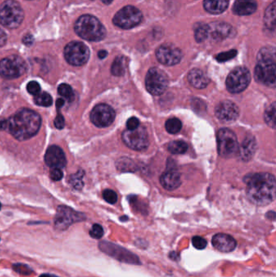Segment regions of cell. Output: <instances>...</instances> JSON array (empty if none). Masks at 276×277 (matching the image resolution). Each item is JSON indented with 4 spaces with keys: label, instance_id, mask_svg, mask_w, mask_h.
I'll use <instances>...</instances> for the list:
<instances>
[{
    "label": "cell",
    "instance_id": "obj_39",
    "mask_svg": "<svg viewBox=\"0 0 276 277\" xmlns=\"http://www.w3.org/2000/svg\"><path fill=\"white\" fill-rule=\"evenodd\" d=\"M192 244L198 250H204L207 247V242L204 238L200 237V236H194L192 239Z\"/></svg>",
    "mask_w": 276,
    "mask_h": 277
},
{
    "label": "cell",
    "instance_id": "obj_33",
    "mask_svg": "<svg viewBox=\"0 0 276 277\" xmlns=\"http://www.w3.org/2000/svg\"><path fill=\"white\" fill-rule=\"evenodd\" d=\"M58 94L67 100H71L74 97V92L71 87L67 84H62L58 88Z\"/></svg>",
    "mask_w": 276,
    "mask_h": 277
},
{
    "label": "cell",
    "instance_id": "obj_19",
    "mask_svg": "<svg viewBox=\"0 0 276 277\" xmlns=\"http://www.w3.org/2000/svg\"><path fill=\"white\" fill-rule=\"evenodd\" d=\"M212 244L221 252L229 253L235 250L236 242L230 235L225 233H217L212 238Z\"/></svg>",
    "mask_w": 276,
    "mask_h": 277
},
{
    "label": "cell",
    "instance_id": "obj_2",
    "mask_svg": "<svg viewBox=\"0 0 276 277\" xmlns=\"http://www.w3.org/2000/svg\"><path fill=\"white\" fill-rule=\"evenodd\" d=\"M42 118L36 112L29 109L18 110L8 120V129L18 141H27L37 134Z\"/></svg>",
    "mask_w": 276,
    "mask_h": 277
},
{
    "label": "cell",
    "instance_id": "obj_38",
    "mask_svg": "<svg viewBox=\"0 0 276 277\" xmlns=\"http://www.w3.org/2000/svg\"><path fill=\"white\" fill-rule=\"evenodd\" d=\"M104 200H106V202L110 204H116L117 201V195L116 192L112 191V190H106L103 192Z\"/></svg>",
    "mask_w": 276,
    "mask_h": 277
},
{
    "label": "cell",
    "instance_id": "obj_16",
    "mask_svg": "<svg viewBox=\"0 0 276 277\" xmlns=\"http://www.w3.org/2000/svg\"><path fill=\"white\" fill-rule=\"evenodd\" d=\"M155 56L161 64L166 66H173L179 64L182 54L180 49L172 44H164L155 51Z\"/></svg>",
    "mask_w": 276,
    "mask_h": 277
},
{
    "label": "cell",
    "instance_id": "obj_21",
    "mask_svg": "<svg viewBox=\"0 0 276 277\" xmlns=\"http://www.w3.org/2000/svg\"><path fill=\"white\" fill-rule=\"evenodd\" d=\"M160 183L168 191H174L181 185V177L179 172L174 169H169L162 173L160 177Z\"/></svg>",
    "mask_w": 276,
    "mask_h": 277
},
{
    "label": "cell",
    "instance_id": "obj_45",
    "mask_svg": "<svg viewBox=\"0 0 276 277\" xmlns=\"http://www.w3.org/2000/svg\"><path fill=\"white\" fill-rule=\"evenodd\" d=\"M8 36L3 29H0V47L6 44Z\"/></svg>",
    "mask_w": 276,
    "mask_h": 277
},
{
    "label": "cell",
    "instance_id": "obj_10",
    "mask_svg": "<svg viewBox=\"0 0 276 277\" xmlns=\"http://www.w3.org/2000/svg\"><path fill=\"white\" fill-rule=\"evenodd\" d=\"M251 81L250 72L244 67H239L231 71L227 77L226 87L231 93H240L249 86Z\"/></svg>",
    "mask_w": 276,
    "mask_h": 277
},
{
    "label": "cell",
    "instance_id": "obj_34",
    "mask_svg": "<svg viewBox=\"0 0 276 277\" xmlns=\"http://www.w3.org/2000/svg\"><path fill=\"white\" fill-rule=\"evenodd\" d=\"M84 174H85V173L81 170V171L77 172L75 174H73V175L71 176L70 183L72 185L74 188L77 189V190L82 188L83 186H84V183H83L82 181Z\"/></svg>",
    "mask_w": 276,
    "mask_h": 277
},
{
    "label": "cell",
    "instance_id": "obj_35",
    "mask_svg": "<svg viewBox=\"0 0 276 277\" xmlns=\"http://www.w3.org/2000/svg\"><path fill=\"white\" fill-rule=\"evenodd\" d=\"M13 269L15 270L17 273L22 274V275H30L33 273V270L30 267L23 264H13Z\"/></svg>",
    "mask_w": 276,
    "mask_h": 277
},
{
    "label": "cell",
    "instance_id": "obj_11",
    "mask_svg": "<svg viewBox=\"0 0 276 277\" xmlns=\"http://www.w3.org/2000/svg\"><path fill=\"white\" fill-rule=\"evenodd\" d=\"M143 15L138 8L126 6L117 12L113 19L116 26L123 29H130L141 23Z\"/></svg>",
    "mask_w": 276,
    "mask_h": 277
},
{
    "label": "cell",
    "instance_id": "obj_32",
    "mask_svg": "<svg viewBox=\"0 0 276 277\" xmlns=\"http://www.w3.org/2000/svg\"><path fill=\"white\" fill-rule=\"evenodd\" d=\"M182 122L176 118V117H173V118H169L165 123V129L169 134H176L182 130Z\"/></svg>",
    "mask_w": 276,
    "mask_h": 277
},
{
    "label": "cell",
    "instance_id": "obj_18",
    "mask_svg": "<svg viewBox=\"0 0 276 277\" xmlns=\"http://www.w3.org/2000/svg\"><path fill=\"white\" fill-rule=\"evenodd\" d=\"M45 162L49 167L62 169L67 165V159L61 148L56 145H52L49 147L45 154Z\"/></svg>",
    "mask_w": 276,
    "mask_h": 277
},
{
    "label": "cell",
    "instance_id": "obj_17",
    "mask_svg": "<svg viewBox=\"0 0 276 277\" xmlns=\"http://www.w3.org/2000/svg\"><path fill=\"white\" fill-rule=\"evenodd\" d=\"M215 113L217 118L222 123H232L239 116V109L233 102L224 101L219 103L215 108Z\"/></svg>",
    "mask_w": 276,
    "mask_h": 277
},
{
    "label": "cell",
    "instance_id": "obj_23",
    "mask_svg": "<svg viewBox=\"0 0 276 277\" xmlns=\"http://www.w3.org/2000/svg\"><path fill=\"white\" fill-rule=\"evenodd\" d=\"M258 4L255 0H236L232 7L234 13L238 15H249L254 13Z\"/></svg>",
    "mask_w": 276,
    "mask_h": 277
},
{
    "label": "cell",
    "instance_id": "obj_43",
    "mask_svg": "<svg viewBox=\"0 0 276 277\" xmlns=\"http://www.w3.org/2000/svg\"><path fill=\"white\" fill-rule=\"evenodd\" d=\"M54 126L58 129H63L64 128V126H65V120H64V116L60 114L57 115L55 120H54Z\"/></svg>",
    "mask_w": 276,
    "mask_h": 277
},
{
    "label": "cell",
    "instance_id": "obj_26",
    "mask_svg": "<svg viewBox=\"0 0 276 277\" xmlns=\"http://www.w3.org/2000/svg\"><path fill=\"white\" fill-rule=\"evenodd\" d=\"M276 2L274 1L270 6L267 8L265 12L264 25L266 29L270 32L274 33L275 31L276 25Z\"/></svg>",
    "mask_w": 276,
    "mask_h": 277
},
{
    "label": "cell",
    "instance_id": "obj_36",
    "mask_svg": "<svg viewBox=\"0 0 276 277\" xmlns=\"http://www.w3.org/2000/svg\"><path fill=\"white\" fill-rule=\"evenodd\" d=\"M236 54H238V51L236 50H229L227 52L221 53L216 56L217 61L219 62H226L228 60H232V58H235Z\"/></svg>",
    "mask_w": 276,
    "mask_h": 277
},
{
    "label": "cell",
    "instance_id": "obj_37",
    "mask_svg": "<svg viewBox=\"0 0 276 277\" xmlns=\"http://www.w3.org/2000/svg\"><path fill=\"white\" fill-rule=\"evenodd\" d=\"M89 234L93 239H102L104 235V229L102 225H98V224H95V225H92V229H91L90 232H89Z\"/></svg>",
    "mask_w": 276,
    "mask_h": 277
},
{
    "label": "cell",
    "instance_id": "obj_5",
    "mask_svg": "<svg viewBox=\"0 0 276 277\" xmlns=\"http://www.w3.org/2000/svg\"><path fill=\"white\" fill-rule=\"evenodd\" d=\"M239 145L233 131L228 128H221L217 132V150L220 156L231 158L238 152Z\"/></svg>",
    "mask_w": 276,
    "mask_h": 277
},
{
    "label": "cell",
    "instance_id": "obj_15",
    "mask_svg": "<svg viewBox=\"0 0 276 277\" xmlns=\"http://www.w3.org/2000/svg\"><path fill=\"white\" fill-rule=\"evenodd\" d=\"M99 247L104 253L114 257L119 261L128 263V264H140V260L135 254H133L128 250H125L124 248L117 246V245L112 244L107 242H102L99 244Z\"/></svg>",
    "mask_w": 276,
    "mask_h": 277
},
{
    "label": "cell",
    "instance_id": "obj_30",
    "mask_svg": "<svg viewBox=\"0 0 276 277\" xmlns=\"http://www.w3.org/2000/svg\"><path fill=\"white\" fill-rule=\"evenodd\" d=\"M264 120L269 127L275 128L276 120V104L275 102H273L272 104L270 105L267 108L264 114Z\"/></svg>",
    "mask_w": 276,
    "mask_h": 277
},
{
    "label": "cell",
    "instance_id": "obj_20",
    "mask_svg": "<svg viewBox=\"0 0 276 277\" xmlns=\"http://www.w3.org/2000/svg\"><path fill=\"white\" fill-rule=\"evenodd\" d=\"M209 35L215 41H222L231 37L234 33L233 28L230 25L224 22H214L208 25Z\"/></svg>",
    "mask_w": 276,
    "mask_h": 277
},
{
    "label": "cell",
    "instance_id": "obj_14",
    "mask_svg": "<svg viewBox=\"0 0 276 277\" xmlns=\"http://www.w3.org/2000/svg\"><path fill=\"white\" fill-rule=\"evenodd\" d=\"M90 118L92 123L96 127H107L114 121L115 112L109 105H97L92 109Z\"/></svg>",
    "mask_w": 276,
    "mask_h": 277
},
{
    "label": "cell",
    "instance_id": "obj_48",
    "mask_svg": "<svg viewBox=\"0 0 276 277\" xmlns=\"http://www.w3.org/2000/svg\"><path fill=\"white\" fill-rule=\"evenodd\" d=\"M64 103H65V102H64V99L60 98L57 100V102H56V106H57V109H61L63 106H64Z\"/></svg>",
    "mask_w": 276,
    "mask_h": 277
},
{
    "label": "cell",
    "instance_id": "obj_51",
    "mask_svg": "<svg viewBox=\"0 0 276 277\" xmlns=\"http://www.w3.org/2000/svg\"><path fill=\"white\" fill-rule=\"evenodd\" d=\"M0 209H1V204H0Z\"/></svg>",
    "mask_w": 276,
    "mask_h": 277
},
{
    "label": "cell",
    "instance_id": "obj_12",
    "mask_svg": "<svg viewBox=\"0 0 276 277\" xmlns=\"http://www.w3.org/2000/svg\"><path fill=\"white\" fill-rule=\"evenodd\" d=\"M122 138L125 145L133 150H144L149 145L148 132L144 127L140 126L132 131L126 130L123 131Z\"/></svg>",
    "mask_w": 276,
    "mask_h": 277
},
{
    "label": "cell",
    "instance_id": "obj_47",
    "mask_svg": "<svg viewBox=\"0 0 276 277\" xmlns=\"http://www.w3.org/2000/svg\"><path fill=\"white\" fill-rule=\"evenodd\" d=\"M107 54L108 53L106 50H100V51L98 52V57H99V58H101V60H103V58H106Z\"/></svg>",
    "mask_w": 276,
    "mask_h": 277
},
{
    "label": "cell",
    "instance_id": "obj_6",
    "mask_svg": "<svg viewBox=\"0 0 276 277\" xmlns=\"http://www.w3.org/2000/svg\"><path fill=\"white\" fill-rule=\"evenodd\" d=\"M27 71V64L18 55H10L0 61V75L5 79H16Z\"/></svg>",
    "mask_w": 276,
    "mask_h": 277
},
{
    "label": "cell",
    "instance_id": "obj_28",
    "mask_svg": "<svg viewBox=\"0 0 276 277\" xmlns=\"http://www.w3.org/2000/svg\"><path fill=\"white\" fill-rule=\"evenodd\" d=\"M209 36V27L205 24H198L194 27V37L198 43H203Z\"/></svg>",
    "mask_w": 276,
    "mask_h": 277
},
{
    "label": "cell",
    "instance_id": "obj_3",
    "mask_svg": "<svg viewBox=\"0 0 276 277\" xmlns=\"http://www.w3.org/2000/svg\"><path fill=\"white\" fill-rule=\"evenodd\" d=\"M75 31L81 38L89 42H99L106 36V29L93 15H81L75 24Z\"/></svg>",
    "mask_w": 276,
    "mask_h": 277
},
{
    "label": "cell",
    "instance_id": "obj_42",
    "mask_svg": "<svg viewBox=\"0 0 276 277\" xmlns=\"http://www.w3.org/2000/svg\"><path fill=\"white\" fill-rule=\"evenodd\" d=\"M140 120L135 117H130L127 122V130L132 131V130L136 129L140 127Z\"/></svg>",
    "mask_w": 276,
    "mask_h": 277
},
{
    "label": "cell",
    "instance_id": "obj_4",
    "mask_svg": "<svg viewBox=\"0 0 276 277\" xmlns=\"http://www.w3.org/2000/svg\"><path fill=\"white\" fill-rule=\"evenodd\" d=\"M25 17L21 4L15 0H6L0 6V24L10 29H16Z\"/></svg>",
    "mask_w": 276,
    "mask_h": 277
},
{
    "label": "cell",
    "instance_id": "obj_22",
    "mask_svg": "<svg viewBox=\"0 0 276 277\" xmlns=\"http://www.w3.org/2000/svg\"><path fill=\"white\" fill-rule=\"evenodd\" d=\"M256 147H257V145H256L254 137L252 136V135L246 137L238 149V152H239L242 160L245 161V162L251 160L252 157L254 155L255 151H256Z\"/></svg>",
    "mask_w": 276,
    "mask_h": 277
},
{
    "label": "cell",
    "instance_id": "obj_44",
    "mask_svg": "<svg viewBox=\"0 0 276 277\" xmlns=\"http://www.w3.org/2000/svg\"><path fill=\"white\" fill-rule=\"evenodd\" d=\"M34 42V38H33V35L27 34L25 35L23 37V43L26 46H31Z\"/></svg>",
    "mask_w": 276,
    "mask_h": 277
},
{
    "label": "cell",
    "instance_id": "obj_41",
    "mask_svg": "<svg viewBox=\"0 0 276 277\" xmlns=\"http://www.w3.org/2000/svg\"><path fill=\"white\" fill-rule=\"evenodd\" d=\"M50 179L53 180V181H60L63 179V176H64V173L62 171L61 169H58V168H51V170H50Z\"/></svg>",
    "mask_w": 276,
    "mask_h": 277
},
{
    "label": "cell",
    "instance_id": "obj_9",
    "mask_svg": "<svg viewBox=\"0 0 276 277\" xmlns=\"http://www.w3.org/2000/svg\"><path fill=\"white\" fill-rule=\"evenodd\" d=\"M90 56V51L86 45L81 42H71L64 49L66 61L72 66L85 65Z\"/></svg>",
    "mask_w": 276,
    "mask_h": 277
},
{
    "label": "cell",
    "instance_id": "obj_50",
    "mask_svg": "<svg viewBox=\"0 0 276 277\" xmlns=\"http://www.w3.org/2000/svg\"><path fill=\"white\" fill-rule=\"evenodd\" d=\"M39 277H55L54 275H49V274H43V275H40Z\"/></svg>",
    "mask_w": 276,
    "mask_h": 277
},
{
    "label": "cell",
    "instance_id": "obj_1",
    "mask_svg": "<svg viewBox=\"0 0 276 277\" xmlns=\"http://www.w3.org/2000/svg\"><path fill=\"white\" fill-rule=\"evenodd\" d=\"M249 200L259 206L274 201L276 194L275 177L268 173H253L245 179Z\"/></svg>",
    "mask_w": 276,
    "mask_h": 277
},
{
    "label": "cell",
    "instance_id": "obj_8",
    "mask_svg": "<svg viewBox=\"0 0 276 277\" xmlns=\"http://www.w3.org/2000/svg\"><path fill=\"white\" fill-rule=\"evenodd\" d=\"M146 89L154 96L163 94L169 86V79L165 71L157 68L149 69L146 75Z\"/></svg>",
    "mask_w": 276,
    "mask_h": 277
},
{
    "label": "cell",
    "instance_id": "obj_24",
    "mask_svg": "<svg viewBox=\"0 0 276 277\" xmlns=\"http://www.w3.org/2000/svg\"><path fill=\"white\" fill-rule=\"evenodd\" d=\"M187 78H188L189 83L195 89H205L210 83L208 77L201 70L197 69V68L191 70L189 72Z\"/></svg>",
    "mask_w": 276,
    "mask_h": 277
},
{
    "label": "cell",
    "instance_id": "obj_25",
    "mask_svg": "<svg viewBox=\"0 0 276 277\" xmlns=\"http://www.w3.org/2000/svg\"><path fill=\"white\" fill-rule=\"evenodd\" d=\"M204 8L211 14H221L228 7V0H204Z\"/></svg>",
    "mask_w": 276,
    "mask_h": 277
},
{
    "label": "cell",
    "instance_id": "obj_40",
    "mask_svg": "<svg viewBox=\"0 0 276 277\" xmlns=\"http://www.w3.org/2000/svg\"><path fill=\"white\" fill-rule=\"evenodd\" d=\"M27 91L31 95L38 94L41 92V86L36 81H30L27 85Z\"/></svg>",
    "mask_w": 276,
    "mask_h": 277
},
{
    "label": "cell",
    "instance_id": "obj_49",
    "mask_svg": "<svg viewBox=\"0 0 276 277\" xmlns=\"http://www.w3.org/2000/svg\"><path fill=\"white\" fill-rule=\"evenodd\" d=\"M102 1L105 4H110L113 2V0H102Z\"/></svg>",
    "mask_w": 276,
    "mask_h": 277
},
{
    "label": "cell",
    "instance_id": "obj_7",
    "mask_svg": "<svg viewBox=\"0 0 276 277\" xmlns=\"http://www.w3.org/2000/svg\"><path fill=\"white\" fill-rule=\"evenodd\" d=\"M254 77L259 83L274 88L276 85L275 60H258L254 69Z\"/></svg>",
    "mask_w": 276,
    "mask_h": 277
},
{
    "label": "cell",
    "instance_id": "obj_13",
    "mask_svg": "<svg viewBox=\"0 0 276 277\" xmlns=\"http://www.w3.org/2000/svg\"><path fill=\"white\" fill-rule=\"evenodd\" d=\"M85 215L81 212H75V210L68 207L60 206L54 218V226L58 230H65L70 225L85 221Z\"/></svg>",
    "mask_w": 276,
    "mask_h": 277
},
{
    "label": "cell",
    "instance_id": "obj_31",
    "mask_svg": "<svg viewBox=\"0 0 276 277\" xmlns=\"http://www.w3.org/2000/svg\"><path fill=\"white\" fill-rule=\"evenodd\" d=\"M35 104L43 107H49L53 104V99L47 92H39L34 96Z\"/></svg>",
    "mask_w": 276,
    "mask_h": 277
},
{
    "label": "cell",
    "instance_id": "obj_27",
    "mask_svg": "<svg viewBox=\"0 0 276 277\" xmlns=\"http://www.w3.org/2000/svg\"><path fill=\"white\" fill-rule=\"evenodd\" d=\"M125 71H126V58L123 56H117L112 64V74L116 76H121L124 75Z\"/></svg>",
    "mask_w": 276,
    "mask_h": 277
},
{
    "label": "cell",
    "instance_id": "obj_46",
    "mask_svg": "<svg viewBox=\"0 0 276 277\" xmlns=\"http://www.w3.org/2000/svg\"><path fill=\"white\" fill-rule=\"evenodd\" d=\"M8 120L5 118H0V131H5L8 129Z\"/></svg>",
    "mask_w": 276,
    "mask_h": 277
},
{
    "label": "cell",
    "instance_id": "obj_29",
    "mask_svg": "<svg viewBox=\"0 0 276 277\" xmlns=\"http://www.w3.org/2000/svg\"><path fill=\"white\" fill-rule=\"evenodd\" d=\"M188 149V145L182 141H172L168 145V150L172 154H183Z\"/></svg>",
    "mask_w": 276,
    "mask_h": 277
}]
</instances>
